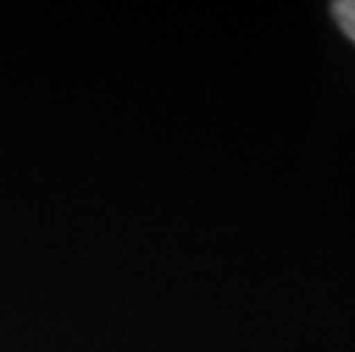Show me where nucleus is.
<instances>
[{
    "mask_svg": "<svg viewBox=\"0 0 355 352\" xmlns=\"http://www.w3.org/2000/svg\"><path fill=\"white\" fill-rule=\"evenodd\" d=\"M332 14H335L344 35L351 41H355V0H337V3H332Z\"/></svg>",
    "mask_w": 355,
    "mask_h": 352,
    "instance_id": "f257e3e1",
    "label": "nucleus"
}]
</instances>
